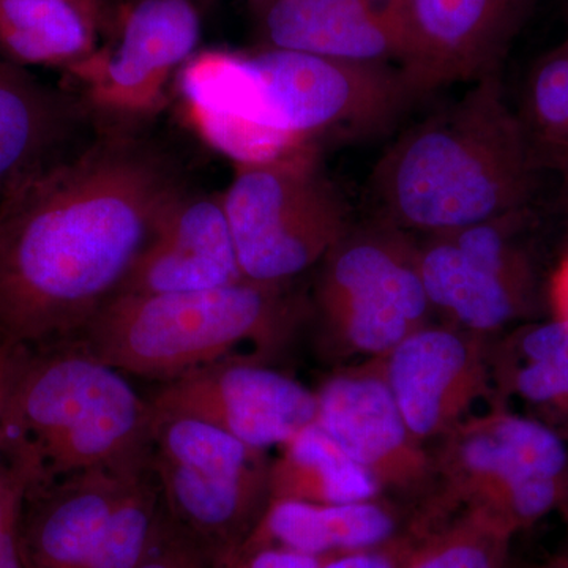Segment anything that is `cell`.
Instances as JSON below:
<instances>
[{"label": "cell", "mask_w": 568, "mask_h": 568, "mask_svg": "<svg viewBox=\"0 0 568 568\" xmlns=\"http://www.w3.org/2000/svg\"><path fill=\"white\" fill-rule=\"evenodd\" d=\"M183 192L163 152L125 133L14 182L0 194V346L73 338Z\"/></svg>", "instance_id": "1"}, {"label": "cell", "mask_w": 568, "mask_h": 568, "mask_svg": "<svg viewBox=\"0 0 568 568\" xmlns=\"http://www.w3.org/2000/svg\"><path fill=\"white\" fill-rule=\"evenodd\" d=\"M540 171L500 77L405 130L366 182L369 220L414 235L446 234L530 207Z\"/></svg>", "instance_id": "2"}, {"label": "cell", "mask_w": 568, "mask_h": 568, "mask_svg": "<svg viewBox=\"0 0 568 568\" xmlns=\"http://www.w3.org/2000/svg\"><path fill=\"white\" fill-rule=\"evenodd\" d=\"M149 426L148 398L67 339L22 357L0 414V457L31 488L136 454Z\"/></svg>", "instance_id": "3"}, {"label": "cell", "mask_w": 568, "mask_h": 568, "mask_svg": "<svg viewBox=\"0 0 568 568\" xmlns=\"http://www.w3.org/2000/svg\"><path fill=\"white\" fill-rule=\"evenodd\" d=\"M291 316L282 286L248 280L190 293L119 294L70 342L125 376L166 383L237 357L245 343L276 345Z\"/></svg>", "instance_id": "4"}, {"label": "cell", "mask_w": 568, "mask_h": 568, "mask_svg": "<svg viewBox=\"0 0 568 568\" xmlns=\"http://www.w3.org/2000/svg\"><path fill=\"white\" fill-rule=\"evenodd\" d=\"M149 458L164 514L220 564L233 559L271 504L265 450L151 409Z\"/></svg>", "instance_id": "5"}, {"label": "cell", "mask_w": 568, "mask_h": 568, "mask_svg": "<svg viewBox=\"0 0 568 568\" xmlns=\"http://www.w3.org/2000/svg\"><path fill=\"white\" fill-rule=\"evenodd\" d=\"M440 440V495L424 507L443 518L458 508H484L515 532L560 510L568 499V450L556 429L496 406L470 416Z\"/></svg>", "instance_id": "6"}, {"label": "cell", "mask_w": 568, "mask_h": 568, "mask_svg": "<svg viewBox=\"0 0 568 568\" xmlns=\"http://www.w3.org/2000/svg\"><path fill=\"white\" fill-rule=\"evenodd\" d=\"M224 212L245 280L283 286L353 227L342 194L317 170L316 152L235 164Z\"/></svg>", "instance_id": "7"}, {"label": "cell", "mask_w": 568, "mask_h": 568, "mask_svg": "<svg viewBox=\"0 0 568 568\" xmlns=\"http://www.w3.org/2000/svg\"><path fill=\"white\" fill-rule=\"evenodd\" d=\"M275 129L302 151L324 140L358 141L390 130L420 99L394 63L335 61L302 52H248Z\"/></svg>", "instance_id": "8"}, {"label": "cell", "mask_w": 568, "mask_h": 568, "mask_svg": "<svg viewBox=\"0 0 568 568\" xmlns=\"http://www.w3.org/2000/svg\"><path fill=\"white\" fill-rule=\"evenodd\" d=\"M316 304L336 346L381 358L429 324L413 235L369 220L351 227L323 260Z\"/></svg>", "instance_id": "9"}, {"label": "cell", "mask_w": 568, "mask_h": 568, "mask_svg": "<svg viewBox=\"0 0 568 568\" xmlns=\"http://www.w3.org/2000/svg\"><path fill=\"white\" fill-rule=\"evenodd\" d=\"M201 36L193 0H136L123 11L114 39L67 71L100 110L151 114L162 106L171 78L196 54Z\"/></svg>", "instance_id": "10"}, {"label": "cell", "mask_w": 568, "mask_h": 568, "mask_svg": "<svg viewBox=\"0 0 568 568\" xmlns=\"http://www.w3.org/2000/svg\"><path fill=\"white\" fill-rule=\"evenodd\" d=\"M148 402L153 413L197 418L265 452L286 446L317 416L316 392L250 357L166 381Z\"/></svg>", "instance_id": "11"}, {"label": "cell", "mask_w": 568, "mask_h": 568, "mask_svg": "<svg viewBox=\"0 0 568 568\" xmlns=\"http://www.w3.org/2000/svg\"><path fill=\"white\" fill-rule=\"evenodd\" d=\"M536 0H394L399 69L418 95L500 77Z\"/></svg>", "instance_id": "12"}, {"label": "cell", "mask_w": 568, "mask_h": 568, "mask_svg": "<svg viewBox=\"0 0 568 568\" xmlns=\"http://www.w3.org/2000/svg\"><path fill=\"white\" fill-rule=\"evenodd\" d=\"M489 338L448 324H426L384 355V375L410 433L443 439L495 395Z\"/></svg>", "instance_id": "13"}, {"label": "cell", "mask_w": 568, "mask_h": 568, "mask_svg": "<svg viewBox=\"0 0 568 568\" xmlns=\"http://www.w3.org/2000/svg\"><path fill=\"white\" fill-rule=\"evenodd\" d=\"M316 425L375 478L379 488L420 493L435 459L410 433L384 375L383 358L328 377L316 392Z\"/></svg>", "instance_id": "14"}, {"label": "cell", "mask_w": 568, "mask_h": 568, "mask_svg": "<svg viewBox=\"0 0 568 568\" xmlns=\"http://www.w3.org/2000/svg\"><path fill=\"white\" fill-rule=\"evenodd\" d=\"M149 463L148 443L130 457L26 489L18 518L26 568H84Z\"/></svg>", "instance_id": "15"}, {"label": "cell", "mask_w": 568, "mask_h": 568, "mask_svg": "<svg viewBox=\"0 0 568 568\" xmlns=\"http://www.w3.org/2000/svg\"><path fill=\"white\" fill-rule=\"evenodd\" d=\"M179 84L197 132L235 164L274 162L302 151L268 118L248 52L197 51Z\"/></svg>", "instance_id": "16"}, {"label": "cell", "mask_w": 568, "mask_h": 568, "mask_svg": "<svg viewBox=\"0 0 568 568\" xmlns=\"http://www.w3.org/2000/svg\"><path fill=\"white\" fill-rule=\"evenodd\" d=\"M223 194L183 192L119 294L190 293L244 282Z\"/></svg>", "instance_id": "17"}, {"label": "cell", "mask_w": 568, "mask_h": 568, "mask_svg": "<svg viewBox=\"0 0 568 568\" xmlns=\"http://www.w3.org/2000/svg\"><path fill=\"white\" fill-rule=\"evenodd\" d=\"M261 48L335 61L394 63L403 55L394 0H257Z\"/></svg>", "instance_id": "18"}, {"label": "cell", "mask_w": 568, "mask_h": 568, "mask_svg": "<svg viewBox=\"0 0 568 568\" xmlns=\"http://www.w3.org/2000/svg\"><path fill=\"white\" fill-rule=\"evenodd\" d=\"M417 268L433 315L469 334L493 338L537 306V287L495 274L446 235H428L417 244Z\"/></svg>", "instance_id": "19"}, {"label": "cell", "mask_w": 568, "mask_h": 568, "mask_svg": "<svg viewBox=\"0 0 568 568\" xmlns=\"http://www.w3.org/2000/svg\"><path fill=\"white\" fill-rule=\"evenodd\" d=\"M413 523L383 499L349 504L275 500L239 552L282 548L313 558L351 555L384 547L410 529Z\"/></svg>", "instance_id": "20"}, {"label": "cell", "mask_w": 568, "mask_h": 568, "mask_svg": "<svg viewBox=\"0 0 568 568\" xmlns=\"http://www.w3.org/2000/svg\"><path fill=\"white\" fill-rule=\"evenodd\" d=\"M488 357L499 402L514 396L551 422H568V324L551 317L519 325L489 343Z\"/></svg>", "instance_id": "21"}, {"label": "cell", "mask_w": 568, "mask_h": 568, "mask_svg": "<svg viewBox=\"0 0 568 568\" xmlns=\"http://www.w3.org/2000/svg\"><path fill=\"white\" fill-rule=\"evenodd\" d=\"M73 112L17 63L0 61V194L47 164L74 122Z\"/></svg>", "instance_id": "22"}, {"label": "cell", "mask_w": 568, "mask_h": 568, "mask_svg": "<svg viewBox=\"0 0 568 568\" xmlns=\"http://www.w3.org/2000/svg\"><path fill=\"white\" fill-rule=\"evenodd\" d=\"M97 22L84 0H0V48L17 65L69 70L95 51Z\"/></svg>", "instance_id": "23"}, {"label": "cell", "mask_w": 568, "mask_h": 568, "mask_svg": "<svg viewBox=\"0 0 568 568\" xmlns=\"http://www.w3.org/2000/svg\"><path fill=\"white\" fill-rule=\"evenodd\" d=\"M271 503L349 504L379 499L383 489L327 433L315 424L282 447L271 463Z\"/></svg>", "instance_id": "24"}, {"label": "cell", "mask_w": 568, "mask_h": 568, "mask_svg": "<svg viewBox=\"0 0 568 568\" xmlns=\"http://www.w3.org/2000/svg\"><path fill=\"white\" fill-rule=\"evenodd\" d=\"M417 538L402 568H508L515 532L484 508H458L413 526Z\"/></svg>", "instance_id": "25"}, {"label": "cell", "mask_w": 568, "mask_h": 568, "mask_svg": "<svg viewBox=\"0 0 568 568\" xmlns=\"http://www.w3.org/2000/svg\"><path fill=\"white\" fill-rule=\"evenodd\" d=\"M540 170L568 181V33L530 70L517 112Z\"/></svg>", "instance_id": "26"}, {"label": "cell", "mask_w": 568, "mask_h": 568, "mask_svg": "<svg viewBox=\"0 0 568 568\" xmlns=\"http://www.w3.org/2000/svg\"><path fill=\"white\" fill-rule=\"evenodd\" d=\"M160 511L162 499L149 463L115 508L99 547L84 568H140L151 547Z\"/></svg>", "instance_id": "27"}, {"label": "cell", "mask_w": 568, "mask_h": 568, "mask_svg": "<svg viewBox=\"0 0 568 568\" xmlns=\"http://www.w3.org/2000/svg\"><path fill=\"white\" fill-rule=\"evenodd\" d=\"M222 564L212 558L193 537L164 514L163 506L140 568H220Z\"/></svg>", "instance_id": "28"}, {"label": "cell", "mask_w": 568, "mask_h": 568, "mask_svg": "<svg viewBox=\"0 0 568 568\" xmlns=\"http://www.w3.org/2000/svg\"><path fill=\"white\" fill-rule=\"evenodd\" d=\"M28 480L17 467L0 463V568H26L18 544V518Z\"/></svg>", "instance_id": "29"}, {"label": "cell", "mask_w": 568, "mask_h": 568, "mask_svg": "<svg viewBox=\"0 0 568 568\" xmlns=\"http://www.w3.org/2000/svg\"><path fill=\"white\" fill-rule=\"evenodd\" d=\"M416 538L417 534L414 530H407L405 536L384 547L332 556L320 568H402Z\"/></svg>", "instance_id": "30"}, {"label": "cell", "mask_w": 568, "mask_h": 568, "mask_svg": "<svg viewBox=\"0 0 568 568\" xmlns=\"http://www.w3.org/2000/svg\"><path fill=\"white\" fill-rule=\"evenodd\" d=\"M327 559L282 548H260L239 552L220 568H320Z\"/></svg>", "instance_id": "31"}, {"label": "cell", "mask_w": 568, "mask_h": 568, "mask_svg": "<svg viewBox=\"0 0 568 568\" xmlns=\"http://www.w3.org/2000/svg\"><path fill=\"white\" fill-rule=\"evenodd\" d=\"M547 297L552 317L568 324V253L549 278Z\"/></svg>", "instance_id": "32"}, {"label": "cell", "mask_w": 568, "mask_h": 568, "mask_svg": "<svg viewBox=\"0 0 568 568\" xmlns=\"http://www.w3.org/2000/svg\"><path fill=\"white\" fill-rule=\"evenodd\" d=\"M26 353L28 349H22V347L0 346V414H2L11 383H13V377L20 368ZM0 463H2V457H0Z\"/></svg>", "instance_id": "33"}, {"label": "cell", "mask_w": 568, "mask_h": 568, "mask_svg": "<svg viewBox=\"0 0 568 568\" xmlns=\"http://www.w3.org/2000/svg\"><path fill=\"white\" fill-rule=\"evenodd\" d=\"M529 568H568V555L555 556V558L536 564V566Z\"/></svg>", "instance_id": "34"}, {"label": "cell", "mask_w": 568, "mask_h": 568, "mask_svg": "<svg viewBox=\"0 0 568 568\" xmlns=\"http://www.w3.org/2000/svg\"><path fill=\"white\" fill-rule=\"evenodd\" d=\"M85 2L91 3L92 7L100 10L99 0H85Z\"/></svg>", "instance_id": "35"}, {"label": "cell", "mask_w": 568, "mask_h": 568, "mask_svg": "<svg viewBox=\"0 0 568 568\" xmlns=\"http://www.w3.org/2000/svg\"><path fill=\"white\" fill-rule=\"evenodd\" d=\"M564 186H566V192L568 193V181L564 183Z\"/></svg>", "instance_id": "36"}, {"label": "cell", "mask_w": 568, "mask_h": 568, "mask_svg": "<svg viewBox=\"0 0 568 568\" xmlns=\"http://www.w3.org/2000/svg\"><path fill=\"white\" fill-rule=\"evenodd\" d=\"M84 2H85V0H84ZM89 6H91V3H89Z\"/></svg>", "instance_id": "37"}]
</instances>
